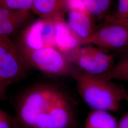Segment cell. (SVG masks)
I'll use <instances>...</instances> for the list:
<instances>
[{"mask_svg": "<svg viewBox=\"0 0 128 128\" xmlns=\"http://www.w3.org/2000/svg\"><path fill=\"white\" fill-rule=\"evenodd\" d=\"M70 76L76 82L80 96L92 109L107 112L120 110L127 91L124 87L87 73L73 65Z\"/></svg>", "mask_w": 128, "mask_h": 128, "instance_id": "cell-1", "label": "cell"}, {"mask_svg": "<svg viewBox=\"0 0 128 128\" xmlns=\"http://www.w3.org/2000/svg\"><path fill=\"white\" fill-rule=\"evenodd\" d=\"M60 91L54 86L40 84L28 89L18 98L14 116L15 128H33L38 118Z\"/></svg>", "mask_w": 128, "mask_h": 128, "instance_id": "cell-2", "label": "cell"}, {"mask_svg": "<svg viewBox=\"0 0 128 128\" xmlns=\"http://www.w3.org/2000/svg\"><path fill=\"white\" fill-rule=\"evenodd\" d=\"M28 66L54 76H70L72 64L63 53L54 47L32 50L16 44Z\"/></svg>", "mask_w": 128, "mask_h": 128, "instance_id": "cell-3", "label": "cell"}, {"mask_svg": "<svg viewBox=\"0 0 128 128\" xmlns=\"http://www.w3.org/2000/svg\"><path fill=\"white\" fill-rule=\"evenodd\" d=\"M64 55L71 64L94 76L107 72L114 64L112 55L93 46H81Z\"/></svg>", "mask_w": 128, "mask_h": 128, "instance_id": "cell-4", "label": "cell"}, {"mask_svg": "<svg viewBox=\"0 0 128 128\" xmlns=\"http://www.w3.org/2000/svg\"><path fill=\"white\" fill-rule=\"evenodd\" d=\"M28 66L17 44L9 37L0 35V81L9 86L18 82Z\"/></svg>", "mask_w": 128, "mask_h": 128, "instance_id": "cell-5", "label": "cell"}, {"mask_svg": "<svg viewBox=\"0 0 128 128\" xmlns=\"http://www.w3.org/2000/svg\"><path fill=\"white\" fill-rule=\"evenodd\" d=\"M73 108L61 91L38 118L33 128H69L73 122Z\"/></svg>", "mask_w": 128, "mask_h": 128, "instance_id": "cell-6", "label": "cell"}, {"mask_svg": "<svg viewBox=\"0 0 128 128\" xmlns=\"http://www.w3.org/2000/svg\"><path fill=\"white\" fill-rule=\"evenodd\" d=\"M82 45L94 44L100 48L123 50L128 45V28L116 23H107L82 41Z\"/></svg>", "mask_w": 128, "mask_h": 128, "instance_id": "cell-7", "label": "cell"}, {"mask_svg": "<svg viewBox=\"0 0 128 128\" xmlns=\"http://www.w3.org/2000/svg\"><path fill=\"white\" fill-rule=\"evenodd\" d=\"M54 26L55 48L64 54L82 46V40L74 32L64 16L53 17Z\"/></svg>", "mask_w": 128, "mask_h": 128, "instance_id": "cell-8", "label": "cell"}, {"mask_svg": "<svg viewBox=\"0 0 128 128\" xmlns=\"http://www.w3.org/2000/svg\"><path fill=\"white\" fill-rule=\"evenodd\" d=\"M30 10H15L0 7V35L9 37L26 23Z\"/></svg>", "mask_w": 128, "mask_h": 128, "instance_id": "cell-9", "label": "cell"}, {"mask_svg": "<svg viewBox=\"0 0 128 128\" xmlns=\"http://www.w3.org/2000/svg\"><path fill=\"white\" fill-rule=\"evenodd\" d=\"M67 22L74 32L82 40V43L95 31L92 16L89 14L74 11L68 12Z\"/></svg>", "mask_w": 128, "mask_h": 128, "instance_id": "cell-10", "label": "cell"}, {"mask_svg": "<svg viewBox=\"0 0 128 128\" xmlns=\"http://www.w3.org/2000/svg\"><path fill=\"white\" fill-rule=\"evenodd\" d=\"M66 0H33L30 10L41 18L63 16L66 10Z\"/></svg>", "mask_w": 128, "mask_h": 128, "instance_id": "cell-11", "label": "cell"}, {"mask_svg": "<svg viewBox=\"0 0 128 128\" xmlns=\"http://www.w3.org/2000/svg\"><path fill=\"white\" fill-rule=\"evenodd\" d=\"M43 19L37 20L23 31L18 42L32 50L45 48L42 34Z\"/></svg>", "mask_w": 128, "mask_h": 128, "instance_id": "cell-12", "label": "cell"}, {"mask_svg": "<svg viewBox=\"0 0 128 128\" xmlns=\"http://www.w3.org/2000/svg\"><path fill=\"white\" fill-rule=\"evenodd\" d=\"M117 126L116 119L108 112L93 110L87 116L84 128H117Z\"/></svg>", "mask_w": 128, "mask_h": 128, "instance_id": "cell-13", "label": "cell"}, {"mask_svg": "<svg viewBox=\"0 0 128 128\" xmlns=\"http://www.w3.org/2000/svg\"><path fill=\"white\" fill-rule=\"evenodd\" d=\"M97 76L106 80L128 82V55L114 64L107 72Z\"/></svg>", "mask_w": 128, "mask_h": 128, "instance_id": "cell-14", "label": "cell"}, {"mask_svg": "<svg viewBox=\"0 0 128 128\" xmlns=\"http://www.w3.org/2000/svg\"><path fill=\"white\" fill-rule=\"evenodd\" d=\"M112 0H84L87 10L91 16L99 17L110 8Z\"/></svg>", "mask_w": 128, "mask_h": 128, "instance_id": "cell-15", "label": "cell"}, {"mask_svg": "<svg viewBox=\"0 0 128 128\" xmlns=\"http://www.w3.org/2000/svg\"><path fill=\"white\" fill-rule=\"evenodd\" d=\"M128 18V0H118L116 10L106 18L107 23Z\"/></svg>", "mask_w": 128, "mask_h": 128, "instance_id": "cell-16", "label": "cell"}, {"mask_svg": "<svg viewBox=\"0 0 128 128\" xmlns=\"http://www.w3.org/2000/svg\"><path fill=\"white\" fill-rule=\"evenodd\" d=\"M33 0H0V7L15 10H30Z\"/></svg>", "mask_w": 128, "mask_h": 128, "instance_id": "cell-17", "label": "cell"}, {"mask_svg": "<svg viewBox=\"0 0 128 128\" xmlns=\"http://www.w3.org/2000/svg\"><path fill=\"white\" fill-rule=\"evenodd\" d=\"M65 5L67 12L74 11L89 14L84 0H66Z\"/></svg>", "mask_w": 128, "mask_h": 128, "instance_id": "cell-18", "label": "cell"}, {"mask_svg": "<svg viewBox=\"0 0 128 128\" xmlns=\"http://www.w3.org/2000/svg\"><path fill=\"white\" fill-rule=\"evenodd\" d=\"M0 128H15L14 116L0 108Z\"/></svg>", "mask_w": 128, "mask_h": 128, "instance_id": "cell-19", "label": "cell"}, {"mask_svg": "<svg viewBox=\"0 0 128 128\" xmlns=\"http://www.w3.org/2000/svg\"><path fill=\"white\" fill-rule=\"evenodd\" d=\"M117 128H128V112L120 119L117 123Z\"/></svg>", "mask_w": 128, "mask_h": 128, "instance_id": "cell-20", "label": "cell"}, {"mask_svg": "<svg viewBox=\"0 0 128 128\" xmlns=\"http://www.w3.org/2000/svg\"><path fill=\"white\" fill-rule=\"evenodd\" d=\"M9 86L7 84L0 81V100L4 98L7 89Z\"/></svg>", "mask_w": 128, "mask_h": 128, "instance_id": "cell-21", "label": "cell"}, {"mask_svg": "<svg viewBox=\"0 0 128 128\" xmlns=\"http://www.w3.org/2000/svg\"><path fill=\"white\" fill-rule=\"evenodd\" d=\"M109 23L118 24H120V25H122V26H124V27H126L128 28V18H127L126 20H124L113 22H109Z\"/></svg>", "mask_w": 128, "mask_h": 128, "instance_id": "cell-22", "label": "cell"}, {"mask_svg": "<svg viewBox=\"0 0 128 128\" xmlns=\"http://www.w3.org/2000/svg\"><path fill=\"white\" fill-rule=\"evenodd\" d=\"M124 50V52H126L127 53H128V45L127 46L126 48H124V50Z\"/></svg>", "mask_w": 128, "mask_h": 128, "instance_id": "cell-23", "label": "cell"}, {"mask_svg": "<svg viewBox=\"0 0 128 128\" xmlns=\"http://www.w3.org/2000/svg\"><path fill=\"white\" fill-rule=\"evenodd\" d=\"M126 102H128V97H127V100H126Z\"/></svg>", "mask_w": 128, "mask_h": 128, "instance_id": "cell-24", "label": "cell"}, {"mask_svg": "<svg viewBox=\"0 0 128 128\" xmlns=\"http://www.w3.org/2000/svg\"></svg>", "mask_w": 128, "mask_h": 128, "instance_id": "cell-25", "label": "cell"}]
</instances>
